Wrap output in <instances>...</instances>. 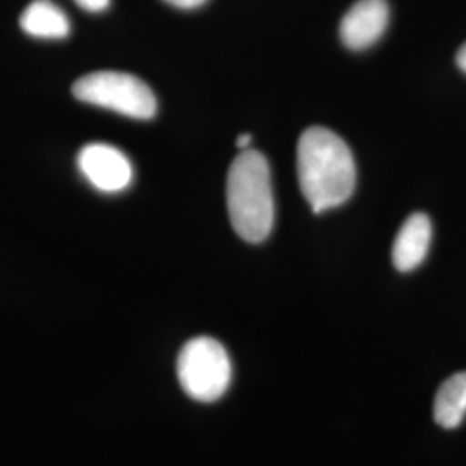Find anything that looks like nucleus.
<instances>
[{"mask_svg":"<svg viewBox=\"0 0 466 466\" xmlns=\"http://www.w3.org/2000/svg\"><path fill=\"white\" fill-rule=\"evenodd\" d=\"M298 178L317 215L342 206L356 187V165L348 144L329 128H308L298 144Z\"/></svg>","mask_w":466,"mask_h":466,"instance_id":"1","label":"nucleus"},{"mask_svg":"<svg viewBox=\"0 0 466 466\" xmlns=\"http://www.w3.org/2000/svg\"><path fill=\"white\" fill-rule=\"evenodd\" d=\"M227 206L235 233L250 244L267 240L275 225V199L267 157L242 150L228 169Z\"/></svg>","mask_w":466,"mask_h":466,"instance_id":"2","label":"nucleus"},{"mask_svg":"<svg viewBox=\"0 0 466 466\" xmlns=\"http://www.w3.org/2000/svg\"><path fill=\"white\" fill-rule=\"evenodd\" d=\"M177 375L188 398L200 402H213L230 387L232 361L217 339L196 337L180 350Z\"/></svg>","mask_w":466,"mask_h":466,"instance_id":"3","label":"nucleus"},{"mask_svg":"<svg viewBox=\"0 0 466 466\" xmlns=\"http://www.w3.org/2000/svg\"><path fill=\"white\" fill-rule=\"evenodd\" d=\"M73 96L86 104L135 119H150L157 111V100L149 85L119 71L85 75L73 84Z\"/></svg>","mask_w":466,"mask_h":466,"instance_id":"4","label":"nucleus"},{"mask_svg":"<svg viewBox=\"0 0 466 466\" xmlns=\"http://www.w3.org/2000/svg\"><path fill=\"white\" fill-rule=\"evenodd\" d=\"M78 167L88 184L104 194H117L134 180V167L121 150L109 144H88L78 154Z\"/></svg>","mask_w":466,"mask_h":466,"instance_id":"5","label":"nucleus"},{"mask_svg":"<svg viewBox=\"0 0 466 466\" xmlns=\"http://www.w3.org/2000/svg\"><path fill=\"white\" fill-rule=\"evenodd\" d=\"M385 0H358L340 21V40L350 50H365L382 38L389 26Z\"/></svg>","mask_w":466,"mask_h":466,"instance_id":"6","label":"nucleus"},{"mask_svg":"<svg viewBox=\"0 0 466 466\" xmlns=\"http://www.w3.org/2000/svg\"><path fill=\"white\" fill-rule=\"evenodd\" d=\"M432 242V223L427 215L413 213L408 218L392 246V263L402 273L417 269L427 258Z\"/></svg>","mask_w":466,"mask_h":466,"instance_id":"7","label":"nucleus"},{"mask_svg":"<svg viewBox=\"0 0 466 466\" xmlns=\"http://www.w3.org/2000/svg\"><path fill=\"white\" fill-rule=\"evenodd\" d=\"M21 30L35 38L61 40L66 38L71 23L66 13L52 0H34L19 17Z\"/></svg>","mask_w":466,"mask_h":466,"instance_id":"8","label":"nucleus"},{"mask_svg":"<svg viewBox=\"0 0 466 466\" xmlns=\"http://www.w3.org/2000/svg\"><path fill=\"white\" fill-rule=\"evenodd\" d=\"M466 417V371L456 373L435 394L433 418L444 429H456Z\"/></svg>","mask_w":466,"mask_h":466,"instance_id":"9","label":"nucleus"},{"mask_svg":"<svg viewBox=\"0 0 466 466\" xmlns=\"http://www.w3.org/2000/svg\"><path fill=\"white\" fill-rule=\"evenodd\" d=\"M78 7H82L86 13H102L109 7L111 0H75Z\"/></svg>","mask_w":466,"mask_h":466,"instance_id":"10","label":"nucleus"},{"mask_svg":"<svg viewBox=\"0 0 466 466\" xmlns=\"http://www.w3.org/2000/svg\"><path fill=\"white\" fill-rule=\"evenodd\" d=\"M167 4H171L173 7L178 9H198L200 5H204L208 0H165Z\"/></svg>","mask_w":466,"mask_h":466,"instance_id":"11","label":"nucleus"},{"mask_svg":"<svg viewBox=\"0 0 466 466\" xmlns=\"http://www.w3.org/2000/svg\"><path fill=\"white\" fill-rule=\"evenodd\" d=\"M456 63H458V67L466 73V42L460 47L458 50V54H456Z\"/></svg>","mask_w":466,"mask_h":466,"instance_id":"12","label":"nucleus"},{"mask_svg":"<svg viewBox=\"0 0 466 466\" xmlns=\"http://www.w3.org/2000/svg\"><path fill=\"white\" fill-rule=\"evenodd\" d=\"M250 142H252V137H250L249 134H242L237 138V146H238L240 149H248V146H250Z\"/></svg>","mask_w":466,"mask_h":466,"instance_id":"13","label":"nucleus"}]
</instances>
